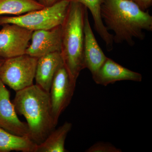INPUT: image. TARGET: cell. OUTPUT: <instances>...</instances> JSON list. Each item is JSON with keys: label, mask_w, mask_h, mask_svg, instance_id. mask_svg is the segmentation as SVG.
I'll use <instances>...</instances> for the list:
<instances>
[{"label": "cell", "mask_w": 152, "mask_h": 152, "mask_svg": "<svg viewBox=\"0 0 152 152\" xmlns=\"http://www.w3.org/2000/svg\"><path fill=\"white\" fill-rule=\"evenodd\" d=\"M104 25L115 33L114 42L134 45V39L143 40L145 31H152V16L130 0H104L101 8Z\"/></svg>", "instance_id": "cell-1"}, {"label": "cell", "mask_w": 152, "mask_h": 152, "mask_svg": "<svg viewBox=\"0 0 152 152\" xmlns=\"http://www.w3.org/2000/svg\"><path fill=\"white\" fill-rule=\"evenodd\" d=\"M12 103L17 114L26 120L29 138L37 145L42 142L56 126L50 94L37 85L16 92Z\"/></svg>", "instance_id": "cell-2"}, {"label": "cell", "mask_w": 152, "mask_h": 152, "mask_svg": "<svg viewBox=\"0 0 152 152\" xmlns=\"http://www.w3.org/2000/svg\"><path fill=\"white\" fill-rule=\"evenodd\" d=\"M88 10L80 3L70 1L61 27L60 53L71 80L77 83L85 69L84 60L85 15Z\"/></svg>", "instance_id": "cell-3"}, {"label": "cell", "mask_w": 152, "mask_h": 152, "mask_svg": "<svg viewBox=\"0 0 152 152\" xmlns=\"http://www.w3.org/2000/svg\"><path fill=\"white\" fill-rule=\"evenodd\" d=\"M69 0H61L53 5L13 17L0 16V26L15 24L34 31L61 26L66 16Z\"/></svg>", "instance_id": "cell-4"}, {"label": "cell", "mask_w": 152, "mask_h": 152, "mask_svg": "<svg viewBox=\"0 0 152 152\" xmlns=\"http://www.w3.org/2000/svg\"><path fill=\"white\" fill-rule=\"evenodd\" d=\"M37 60L26 54L6 59L0 66V80L16 92L32 86Z\"/></svg>", "instance_id": "cell-5"}, {"label": "cell", "mask_w": 152, "mask_h": 152, "mask_svg": "<svg viewBox=\"0 0 152 152\" xmlns=\"http://www.w3.org/2000/svg\"><path fill=\"white\" fill-rule=\"evenodd\" d=\"M76 86V83L71 80L63 64L55 75L49 92L52 114L56 126L60 116L70 104Z\"/></svg>", "instance_id": "cell-6"}, {"label": "cell", "mask_w": 152, "mask_h": 152, "mask_svg": "<svg viewBox=\"0 0 152 152\" xmlns=\"http://www.w3.org/2000/svg\"><path fill=\"white\" fill-rule=\"evenodd\" d=\"M2 26V28L0 30V57L6 59L25 54L33 31L15 24Z\"/></svg>", "instance_id": "cell-7"}, {"label": "cell", "mask_w": 152, "mask_h": 152, "mask_svg": "<svg viewBox=\"0 0 152 152\" xmlns=\"http://www.w3.org/2000/svg\"><path fill=\"white\" fill-rule=\"evenodd\" d=\"M31 41L25 53L31 56L39 58L51 53L60 52L61 27L34 31Z\"/></svg>", "instance_id": "cell-8"}, {"label": "cell", "mask_w": 152, "mask_h": 152, "mask_svg": "<svg viewBox=\"0 0 152 152\" xmlns=\"http://www.w3.org/2000/svg\"><path fill=\"white\" fill-rule=\"evenodd\" d=\"M0 127L16 135L29 137L26 122L19 119L10 100V94L5 85L0 80Z\"/></svg>", "instance_id": "cell-9"}, {"label": "cell", "mask_w": 152, "mask_h": 152, "mask_svg": "<svg viewBox=\"0 0 152 152\" xmlns=\"http://www.w3.org/2000/svg\"><path fill=\"white\" fill-rule=\"evenodd\" d=\"M92 77L96 84L104 86L121 81L140 82L142 80L141 74L125 68L108 58Z\"/></svg>", "instance_id": "cell-10"}, {"label": "cell", "mask_w": 152, "mask_h": 152, "mask_svg": "<svg viewBox=\"0 0 152 152\" xmlns=\"http://www.w3.org/2000/svg\"><path fill=\"white\" fill-rule=\"evenodd\" d=\"M84 60L87 68L94 76L107 59V57L99 45L90 24L87 10L85 15Z\"/></svg>", "instance_id": "cell-11"}, {"label": "cell", "mask_w": 152, "mask_h": 152, "mask_svg": "<svg viewBox=\"0 0 152 152\" xmlns=\"http://www.w3.org/2000/svg\"><path fill=\"white\" fill-rule=\"evenodd\" d=\"M63 64L60 52H55L38 58L35 79L36 84L49 92L57 71Z\"/></svg>", "instance_id": "cell-12"}, {"label": "cell", "mask_w": 152, "mask_h": 152, "mask_svg": "<svg viewBox=\"0 0 152 152\" xmlns=\"http://www.w3.org/2000/svg\"><path fill=\"white\" fill-rule=\"evenodd\" d=\"M80 3L88 9L94 19L95 29L105 43L108 51L113 48V36L109 33L104 25L102 15L101 8L104 0H69Z\"/></svg>", "instance_id": "cell-13"}, {"label": "cell", "mask_w": 152, "mask_h": 152, "mask_svg": "<svg viewBox=\"0 0 152 152\" xmlns=\"http://www.w3.org/2000/svg\"><path fill=\"white\" fill-rule=\"evenodd\" d=\"M72 123L66 122L49 134L42 142L37 145L36 152H66V138L72 127Z\"/></svg>", "instance_id": "cell-14"}, {"label": "cell", "mask_w": 152, "mask_h": 152, "mask_svg": "<svg viewBox=\"0 0 152 152\" xmlns=\"http://www.w3.org/2000/svg\"><path fill=\"white\" fill-rule=\"evenodd\" d=\"M37 145L28 137L14 134L0 127V152H36Z\"/></svg>", "instance_id": "cell-15"}, {"label": "cell", "mask_w": 152, "mask_h": 152, "mask_svg": "<svg viewBox=\"0 0 152 152\" xmlns=\"http://www.w3.org/2000/svg\"><path fill=\"white\" fill-rule=\"evenodd\" d=\"M45 7L38 0H0V16H19Z\"/></svg>", "instance_id": "cell-16"}, {"label": "cell", "mask_w": 152, "mask_h": 152, "mask_svg": "<svg viewBox=\"0 0 152 152\" xmlns=\"http://www.w3.org/2000/svg\"><path fill=\"white\" fill-rule=\"evenodd\" d=\"M86 152H121L122 151L110 143L99 142L87 149Z\"/></svg>", "instance_id": "cell-17"}, {"label": "cell", "mask_w": 152, "mask_h": 152, "mask_svg": "<svg viewBox=\"0 0 152 152\" xmlns=\"http://www.w3.org/2000/svg\"><path fill=\"white\" fill-rule=\"evenodd\" d=\"M135 3L142 10L147 11L152 5V0H130Z\"/></svg>", "instance_id": "cell-18"}, {"label": "cell", "mask_w": 152, "mask_h": 152, "mask_svg": "<svg viewBox=\"0 0 152 152\" xmlns=\"http://www.w3.org/2000/svg\"><path fill=\"white\" fill-rule=\"evenodd\" d=\"M41 4L45 7H50L53 5L61 0H38Z\"/></svg>", "instance_id": "cell-19"}, {"label": "cell", "mask_w": 152, "mask_h": 152, "mask_svg": "<svg viewBox=\"0 0 152 152\" xmlns=\"http://www.w3.org/2000/svg\"><path fill=\"white\" fill-rule=\"evenodd\" d=\"M5 59L3 58H1L0 57V66H1L2 64L3 63H4V61Z\"/></svg>", "instance_id": "cell-20"}]
</instances>
